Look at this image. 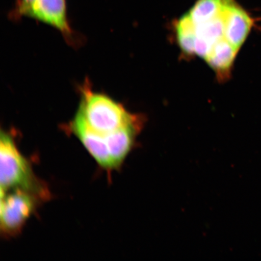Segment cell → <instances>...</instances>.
<instances>
[{"label": "cell", "instance_id": "8992f818", "mask_svg": "<svg viewBox=\"0 0 261 261\" xmlns=\"http://www.w3.org/2000/svg\"><path fill=\"white\" fill-rule=\"evenodd\" d=\"M224 38L239 49L252 29L253 20L250 15L233 0H224Z\"/></svg>", "mask_w": 261, "mask_h": 261}, {"label": "cell", "instance_id": "30bf717a", "mask_svg": "<svg viewBox=\"0 0 261 261\" xmlns=\"http://www.w3.org/2000/svg\"><path fill=\"white\" fill-rule=\"evenodd\" d=\"M224 19L222 12L221 14L212 20L196 25V35L197 38L214 45L224 38Z\"/></svg>", "mask_w": 261, "mask_h": 261}, {"label": "cell", "instance_id": "52a82bcc", "mask_svg": "<svg viewBox=\"0 0 261 261\" xmlns=\"http://www.w3.org/2000/svg\"><path fill=\"white\" fill-rule=\"evenodd\" d=\"M238 50L224 38L214 44L205 60L218 73L226 72L232 65Z\"/></svg>", "mask_w": 261, "mask_h": 261}, {"label": "cell", "instance_id": "6da1fadb", "mask_svg": "<svg viewBox=\"0 0 261 261\" xmlns=\"http://www.w3.org/2000/svg\"><path fill=\"white\" fill-rule=\"evenodd\" d=\"M81 99L76 114L84 122L102 136L139 122L138 116L132 115L121 104L107 94L96 92L86 82L81 88Z\"/></svg>", "mask_w": 261, "mask_h": 261}, {"label": "cell", "instance_id": "8fae6325", "mask_svg": "<svg viewBox=\"0 0 261 261\" xmlns=\"http://www.w3.org/2000/svg\"><path fill=\"white\" fill-rule=\"evenodd\" d=\"M34 1L35 0H20V1L19 2L17 6H27L31 4V3Z\"/></svg>", "mask_w": 261, "mask_h": 261}, {"label": "cell", "instance_id": "3957f363", "mask_svg": "<svg viewBox=\"0 0 261 261\" xmlns=\"http://www.w3.org/2000/svg\"><path fill=\"white\" fill-rule=\"evenodd\" d=\"M41 200L37 195L21 189L1 194L0 221L2 233L6 236L18 234Z\"/></svg>", "mask_w": 261, "mask_h": 261}, {"label": "cell", "instance_id": "ba28073f", "mask_svg": "<svg viewBox=\"0 0 261 261\" xmlns=\"http://www.w3.org/2000/svg\"><path fill=\"white\" fill-rule=\"evenodd\" d=\"M224 0H198L189 12L195 25L203 24L221 14Z\"/></svg>", "mask_w": 261, "mask_h": 261}, {"label": "cell", "instance_id": "9c48e42d", "mask_svg": "<svg viewBox=\"0 0 261 261\" xmlns=\"http://www.w3.org/2000/svg\"><path fill=\"white\" fill-rule=\"evenodd\" d=\"M177 32L179 46L186 54L195 53L196 25L188 14L179 19L177 25Z\"/></svg>", "mask_w": 261, "mask_h": 261}, {"label": "cell", "instance_id": "5b68a950", "mask_svg": "<svg viewBox=\"0 0 261 261\" xmlns=\"http://www.w3.org/2000/svg\"><path fill=\"white\" fill-rule=\"evenodd\" d=\"M67 127L68 130L76 137L95 160L98 165L107 170L115 169L106 140L102 135L91 129L76 114Z\"/></svg>", "mask_w": 261, "mask_h": 261}, {"label": "cell", "instance_id": "277c9868", "mask_svg": "<svg viewBox=\"0 0 261 261\" xmlns=\"http://www.w3.org/2000/svg\"><path fill=\"white\" fill-rule=\"evenodd\" d=\"M16 15L29 16L58 29L64 37H71L65 0H35L31 4L16 6Z\"/></svg>", "mask_w": 261, "mask_h": 261}, {"label": "cell", "instance_id": "7a4b0ae2", "mask_svg": "<svg viewBox=\"0 0 261 261\" xmlns=\"http://www.w3.org/2000/svg\"><path fill=\"white\" fill-rule=\"evenodd\" d=\"M0 159L1 194L21 189L37 195L42 200L48 198L47 189L36 178L11 135L3 130L0 137Z\"/></svg>", "mask_w": 261, "mask_h": 261}]
</instances>
